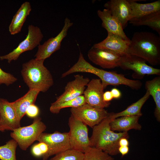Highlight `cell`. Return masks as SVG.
<instances>
[{"label":"cell","instance_id":"1f68e13d","mask_svg":"<svg viewBox=\"0 0 160 160\" xmlns=\"http://www.w3.org/2000/svg\"><path fill=\"white\" fill-rule=\"evenodd\" d=\"M39 113V109L38 107L34 104L31 105L27 108L25 114L31 118H35Z\"/></svg>","mask_w":160,"mask_h":160},{"label":"cell","instance_id":"f546056e","mask_svg":"<svg viewBox=\"0 0 160 160\" xmlns=\"http://www.w3.org/2000/svg\"><path fill=\"white\" fill-rule=\"evenodd\" d=\"M48 149V146L46 143L43 142H39L33 146L31 152L35 157L42 158L47 153Z\"/></svg>","mask_w":160,"mask_h":160},{"label":"cell","instance_id":"4fadbf2b","mask_svg":"<svg viewBox=\"0 0 160 160\" xmlns=\"http://www.w3.org/2000/svg\"><path fill=\"white\" fill-rule=\"evenodd\" d=\"M86 87L83 95L87 104L99 108H104L109 106L110 102H106L103 100L105 88L99 79H92Z\"/></svg>","mask_w":160,"mask_h":160},{"label":"cell","instance_id":"d590c367","mask_svg":"<svg viewBox=\"0 0 160 160\" xmlns=\"http://www.w3.org/2000/svg\"><path fill=\"white\" fill-rule=\"evenodd\" d=\"M129 144L128 138L123 137L121 138L119 141V145L120 146H129Z\"/></svg>","mask_w":160,"mask_h":160},{"label":"cell","instance_id":"52a82bcc","mask_svg":"<svg viewBox=\"0 0 160 160\" xmlns=\"http://www.w3.org/2000/svg\"><path fill=\"white\" fill-rule=\"evenodd\" d=\"M28 33L25 38L17 47L8 54L0 56V60H7L9 63L17 60L23 52L33 49L40 44L44 37L40 29L37 26L29 25Z\"/></svg>","mask_w":160,"mask_h":160},{"label":"cell","instance_id":"5bb4252c","mask_svg":"<svg viewBox=\"0 0 160 160\" xmlns=\"http://www.w3.org/2000/svg\"><path fill=\"white\" fill-rule=\"evenodd\" d=\"M74 77V80L68 82L64 92L52 104H60L75 98L84 94L86 87L90 80L88 78H84L79 74L75 75Z\"/></svg>","mask_w":160,"mask_h":160},{"label":"cell","instance_id":"cb8c5ba5","mask_svg":"<svg viewBox=\"0 0 160 160\" xmlns=\"http://www.w3.org/2000/svg\"><path fill=\"white\" fill-rule=\"evenodd\" d=\"M145 87L151 95L156 104L154 115L157 121H160V77H156L146 81Z\"/></svg>","mask_w":160,"mask_h":160},{"label":"cell","instance_id":"9a60e30c","mask_svg":"<svg viewBox=\"0 0 160 160\" xmlns=\"http://www.w3.org/2000/svg\"><path fill=\"white\" fill-rule=\"evenodd\" d=\"M0 127L5 130L13 131L21 127L20 121L11 102L6 99L0 98Z\"/></svg>","mask_w":160,"mask_h":160},{"label":"cell","instance_id":"d4e9b609","mask_svg":"<svg viewBox=\"0 0 160 160\" xmlns=\"http://www.w3.org/2000/svg\"><path fill=\"white\" fill-rule=\"evenodd\" d=\"M150 95L147 90L144 95L136 102L128 107L125 110L117 113H109L111 118L113 119L119 117L127 116H138L142 115L141 109L143 105L150 97Z\"/></svg>","mask_w":160,"mask_h":160},{"label":"cell","instance_id":"ac0fdd59","mask_svg":"<svg viewBox=\"0 0 160 160\" xmlns=\"http://www.w3.org/2000/svg\"><path fill=\"white\" fill-rule=\"evenodd\" d=\"M97 14L102 21V26L106 30L108 33L119 35L125 40L130 39L124 33L121 24L108 9H104L103 10H98Z\"/></svg>","mask_w":160,"mask_h":160},{"label":"cell","instance_id":"277c9868","mask_svg":"<svg viewBox=\"0 0 160 160\" xmlns=\"http://www.w3.org/2000/svg\"><path fill=\"white\" fill-rule=\"evenodd\" d=\"M78 72L88 73L93 74L100 80L105 89L109 85H123L133 89L138 90L141 87L142 83L138 80H133L126 78L123 74L108 71L99 69L92 65L84 58L80 59L76 66Z\"/></svg>","mask_w":160,"mask_h":160},{"label":"cell","instance_id":"4316f807","mask_svg":"<svg viewBox=\"0 0 160 160\" xmlns=\"http://www.w3.org/2000/svg\"><path fill=\"white\" fill-rule=\"evenodd\" d=\"M18 144L13 139L9 140L5 144L0 146V159L1 160H17L16 149Z\"/></svg>","mask_w":160,"mask_h":160},{"label":"cell","instance_id":"d6a6232c","mask_svg":"<svg viewBox=\"0 0 160 160\" xmlns=\"http://www.w3.org/2000/svg\"><path fill=\"white\" fill-rule=\"evenodd\" d=\"M103 98L104 101L110 102L113 98L111 91H107L104 92Z\"/></svg>","mask_w":160,"mask_h":160},{"label":"cell","instance_id":"83f0119b","mask_svg":"<svg viewBox=\"0 0 160 160\" xmlns=\"http://www.w3.org/2000/svg\"><path fill=\"white\" fill-rule=\"evenodd\" d=\"M84 160H114L108 153L95 147H90L84 153Z\"/></svg>","mask_w":160,"mask_h":160},{"label":"cell","instance_id":"ffe728a7","mask_svg":"<svg viewBox=\"0 0 160 160\" xmlns=\"http://www.w3.org/2000/svg\"><path fill=\"white\" fill-rule=\"evenodd\" d=\"M32 10L30 3L26 1L23 3L13 16L9 26L11 35L17 34L21 31L26 19Z\"/></svg>","mask_w":160,"mask_h":160},{"label":"cell","instance_id":"7402d4cb","mask_svg":"<svg viewBox=\"0 0 160 160\" xmlns=\"http://www.w3.org/2000/svg\"><path fill=\"white\" fill-rule=\"evenodd\" d=\"M129 22L133 25H145L160 35V10L143 16L131 18Z\"/></svg>","mask_w":160,"mask_h":160},{"label":"cell","instance_id":"ba28073f","mask_svg":"<svg viewBox=\"0 0 160 160\" xmlns=\"http://www.w3.org/2000/svg\"><path fill=\"white\" fill-rule=\"evenodd\" d=\"M69 137L68 132L56 131L52 133H42L36 140L46 143L48 148L47 153L42 158V160H47L51 156L71 149Z\"/></svg>","mask_w":160,"mask_h":160},{"label":"cell","instance_id":"d6986e66","mask_svg":"<svg viewBox=\"0 0 160 160\" xmlns=\"http://www.w3.org/2000/svg\"><path fill=\"white\" fill-rule=\"evenodd\" d=\"M140 116H123L112 119L110 123L111 129L120 132H128L134 129L140 130L142 126L138 122Z\"/></svg>","mask_w":160,"mask_h":160},{"label":"cell","instance_id":"e575fe53","mask_svg":"<svg viewBox=\"0 0 160 160\" xmlns=\"http://www.w3.org/2000/svg\"><path fill=\"white\" fill-rule=\"evenodd\" d=\"M113 98L119 99L121 96V93L119 89L116 88H113L111 91Z\"/></svg>","mask_w":160,"mask_h":160},{"label":"cell","instance_id":"6da1fadb","mask_svg":"<svg viewBox=\"0 0 160 160\" xmlns=\"http://www.w3.org/2000/svg\"><path fill=\"white\" fill-rule=\"evenodd\" d=\"M128 53L143 59L150 64H160V37L147 31L135 32L130 40Z\"/></svg>","mask_w":160,"mask_h":160},{"label":"cell","instance_id":"5b68a950","mask_svg":"<svg viewBox=\"0 0 160 160\" xmlns=\"http://www.w3.org/2000/svg\"><path fill=\"white\" fill-rule=\"evenodd\" d=\"M46 128L41 118L37 117L34 119L31 124L20 127L14 130L10 133V135L22 150L26 151Z\"/></svg>","mask_w":160,"mask_h":160},{"label":"cell","instance_id":"4dcf8cb0","mask_svg":"<svg viewBox=\"0 0 160 160\" xmlns=\"http://www.w3.org/2000/svg\"><path fill=\"white\" fill-rule=\"evenodd\" d=\"M17 80V78L13 75L5 72L0 67V85L4 84L8 86Z\"/></svg>","mask_w":160,"mask_h":160},{"label":"cell","instance_id":"30bf717a","mask_svg":"<svg viewBox=\"0 0 160 160\" xmlns=\"http://www.w3.org/2000/svg\"><path fill=\"white\" fill-rule=\"evenodd\" d=\"M146 61L130 54L122 56L119 67L124 70H132L134 78H142L145 75H160V69L149 66Z\"/></svg>","mask_w":160,"mask_h":160},{"label":"cell","instance_id":"8fae6325","mask_svg":"<svg viewBox=\"0 0 160 160\" xmlns=\"http://www.w3.org/2000/svg\"><path fill=\"white\" fill-rule=\"evenodd\" d=\"M89 60L104 69L119 67L122 56L110 50L92 46L88 52Z\"/></svg>","mask_w":160,"mask_h":160},{"label":"cell","instance_id":"8992f818","mask_svg":"<svg viewBox=\"0 0 160 160\" xmlns=\"http://www.w3.org/2000/svg\"><path fill=\"white\" fill-rule=\"evenodd\" d=\"M68 125L71 149L84 153L91 147L87 126L71 114Z\"/></svg>","mask_w":160,"mask_h":160},{"label":"cell","instance_id":"44dd1931","mask_svg":"<svg viewBox=\"0 0 160 160\" xmlns=\"http://www.w3.org/2000/svg\"><path fill=\"white\" fill-rule=\"evenodd\" d=\"M40 92L36 89H29L23 96L15 101L11 102L19 119L21 121L25 114L28 108L34 104Z\"/></svg>","mask_w":160,"mask_h":160},{"label":"cell","instance_id":"3957f363","mask_svg":"<svg viewBox=\"0 0 160 160\" xmlns=\"http://www.w3.org/2000/svg\"><path fill=\"white\" fill-rule=\"evenodd\" d=\"M44 61L33 59L23 64L21 75L29 89H36L45 92L53 85V77L44 65Z\"/></svg>","mask_w":160,"mask_h":160},{"label":"cell","instance_id":"9c48e42d","mask_svg":"<svg viewBox=\"0 0 160 160\" xmlns=\"http://www.w3.org/2000/svg\"><path fill=\"white\" fill-rule=\"evenodd\" d=\"M71 114L77 119L92 128L107 117L109 113L104 108H99L87 103L71 108Z\"/></svg>","mask_w":160,"mask_h":160},{"label":"cell","instance_id":"836d02e7","mask_svg":"<svg viewBox=\"0 0 160 160\" xmlns=\"http://www.w3.org/2000/svg\"><path fill=\"white\" fill-rule=\"evenodd\" d=\"M119 153H120L122 157L127 155L129 151V146H120L118 148Z\"/></svg>","mask_w":160,"mask_h":160},{"label":"cell","instance_id":"7c38bea8","mask_svg":"<svg viewBox=\"0 0 160 160\" xmlns=\"http://www.w3.org/2000/svg\"><path fill=\"white\" fill-rule=\"evenodd\" d=\"M73 25V23L70 20L66 18L64 26L57 35L49 39L43 44H40L38 46L37 51L34 55L35 58L45 60L59 50L62 40L66 36L68 29Z\"/></svg>","mask_w":160,"mask_h":160},{"label":"cell","instance_id":"74e56055","mask_svg":"<svg viewBox=\"0 0 160 160\" xmlns=\"http://www.w3.org/2000/svg\"></svg>","mask_w":160,"mask_h":160},{"label":"cell","instance_id":"484cf974","mask_svg":"<svg viewBox=\"0 0 160 160\" xmlns=\"http://www.w3.org/2000/svg\"><path fill=\"white\" fill-rule=\"evenodd\" d=\"M86 103L84 96L82 95L75 98L64 102L60 104H51L49 110L52 113L57 114L62 109L68 107L76 108Z\"/></svg>","mask_w":160,"mask_h":160},{"label":"cell","instance_id":"8d00e7d4","mask_svg":"<svg viewBox=\"0 0 160 160\" xmlns=\"http://www.w3.org/2000/svg\"><path fill=\"white\" fill-rule=\"evenodd\" d=\"M5 130L2 127H0V131L3 132Z\"/></svg>","mask_w":160,"mask_h":160},{"label":"cell","instance_id":"2e32d148","mask_svg":"<svg viewBox=\"0 0 160 160\" xmlns=\"http://www.w3.org/2000/svg\"><path fill=\"white\" fill-rule=\"evenodd\" d=\"M104 6L119 21L123 29L127 26L132 15L129 0H111L106 3Z\"/></svg>","mask_w":160,"mask_h":160},{"label":"cell","instance_id":"7a4b0ae2","mask_svg":"<svg viewBox=\"0 0 160 160\" xmlns=\"http://www.w3.org/2000/svg\"><path fill=\"white\" fill-rule=\"evenodd\" d=\"M112 119L109 113L108 116L94 127L89 138L91 146L100 149L111 156L119 153V142L123 137L128 138V132L116 133L112 130L110 123Z\"/></svg>","mask_w":160,"mask_h":160},{"label":"cell","instance_id":"f1b7e54d","mask_svg":"<svg viewBox=\"0 0 160 160\" xmlns=\"http://www.w3.org/2000/svg\"><path fill=\"white\" fill-rule=\"evenodd\" d=\"M84 153L72 149H69L55 155L49 160H84Z\"/></svg>","mask_w":160,"mask_h":160},{"label":"cell","instance_id":"603a6c76","mask_svg":"<svg viewBox=\"0 0 160 160\" xmlns=\"http://www.w3.org/2000/svg\"><path fill=\"white\" fill-rule=\"evenodd\" d=\"M132 10L131 18L148 15L160 10V0L146 4L129 0Z\"/></svg>","mask_w":160,"mask_h":160},{"label":"cell","instance_id":"e0dca14e","mask_svg":"<svg viewBox=\"0 0 160 160\" xmlns=\"http://www.w3.org/2000/svg\"><path fill=\"white\" fill-rule=\"evenodd\" d=\"M130 42V39L125 40L119 35L108 33L105 39L93 46L110 50L122 56L129 54L128 49Z\"/></svg>","mask_w":160,"mask_h":160}]
</instances>
